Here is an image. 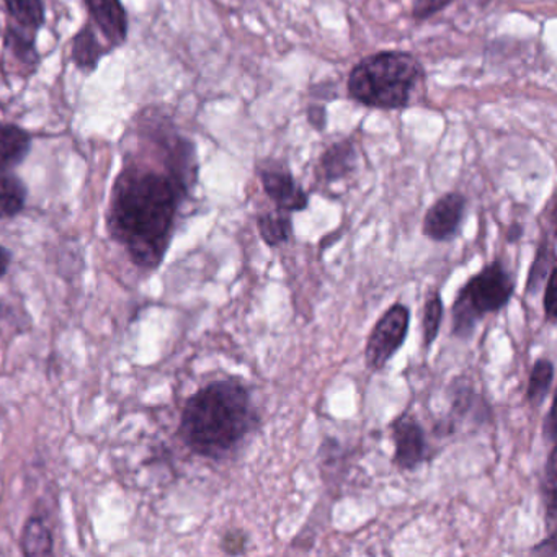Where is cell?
Returning <instances> with one entry per match:
<instances>
[{
    "mask_svg": "<svg viewBox=\"0 0 557 557\" xmlns=\"http://www.w3.org/2000/svg\"><path fill=\"white\" fill-rule=\"evenodd\" d=\"M554 377H556V367L553 361L546 357L536 358L528 376L527 400L531 407L537 409L543 406L553 389Z\"/></svg>",
    "mask_w": 557,
    "mask_h": 557,
    "instance_id": "20",
    "label": "cell"
},
{
    "mask_svg": "<svg viewBox=\"0 0 557 557\" xmlns=\"http://www.w3.org/2000/svg\"><path fill=\"white\" fill-rule=\"evenodd\" d=\"M517 283L513 273L500 259L492 260L478 273L466 280L456 293L451 306L453 337L461 342L474 337L478 325L487 315L497 314L507 308L513 298Z\"/></svg>",
    "mask_w": 557,
    "mask_h": 557,
    "instance_id": "4",
    "label": "cell"
},
{
    "mask_svg": "<svg viewBox=\"0 0 557 557\" xmlns=\"http://www.w3.org/2000/svg\"><path fill=\"white\" fill-rule=\"evenodd\" d=\"M21 549L24 556H51L54 550V537L50 527L41 517H30L22 531Z\"/></svg>",
    "mask_w": 557,
    "mask_h": 557,
    "instance_id": "18",
    "label": "cell"
},
{
    "mask_svg": "<svg viewBox=\"0 0 557 557\" xmlns=\"http://www.w3.org/2000/svg\"><path fill=\"white\" fill-rule=\"evenodd\" d=\"M293 214L273 210L257 216L260 239L270 249H278L293 239Z\"/></svg>",
    "mask_w": 557,
    "mask_h": 557,
    "instance_id": "16",
    "label": "cell"
},
{
    "mask_svg": "<svg viewBox=\"0 0 557 557\" xmlns=\"http://www.w3.org/2000/svg\"><path fill=\"white\" fill-rule=\"evenodd\" d=\"M443 318H445V305H443L442 293L438 289L426 298L422 312V347L430 350L442 329Z\"/></svg>",
    "mask_w": 557,
    "mask_h": 557,
    "instance_id": "21",
    "label": "cell"
},
{
    "mask_svg": "<svg viewBox=\"0 0 557 557\" xmlns=\"http://www.w3.org/2000/svg\"><path fill=\"white\" fill-rule=\"evenodd\" d=\"M257 175L263 194L275 205V210L295 214L308 210L309 194L299 185L292 169L283 162L267 161L257 165Z\"/></svg>",
    "mask_w": 557,
    "mask_h": 557,
    "instance_id": "7",
    "label": "cell"
},
{
    "mask_svg": "<svg viewBox=\"0 0 557 557\" xmlns=\"http://www.w3.org/2000/svg\"><path fill=\"white\" fill-rule=\"evenodd\" d=\"M524 227L521 223H511L510 226L505 231V239H507L508 244L518 243V240L523 237Z\"/></svg>",
    "mask_w": 557,
    "mask_h": 557,
    "instance_id": "30",
    "label": "cell"
},
{
    "mask_svg": "<svg viewBox=\"0 0 557 557\" xmlns=\"http://www.w3.org/2000/svg\"><path fill=\"white\" fill-rule=\"evenodd\" d=\"M28 188L18 175L0 171V220H14L27 207Z\"/></svg>",
    "mask_w": 557,
    "mask_h": 557,
    "instance_id": "15",
    "label": "cell"
},
{
    "mask_svg": "<svg viewBox=\"0 0 557 557\" xmlns=\"http://www.w3.org/2000/svg\"><path fill=\"white\" fill-rule=\"evenodd\" d=\"M554 267H556L554 244L549 236L544 233L540 244H537L536 253H534L533 262H531L527 282H524V295L534 298L543 289L547 275H549Z\"/></svg>",
    "mask_w": 557,
    "mask_h": 557,
    "instance_id": "17",
    "label": "cell"
},
{
    "mask_svg": "<svg viewBox=\"0 0 557 557\" xmlns=\"http://www.w3.org/2000/svg\"><path fill=\"white\" fill-rule=\"evenodd\" d=\"M543 436L549 445H556V422H554V407L547 410L543 422Z\"/></svg>",
    "mask_w": 557,
    "mask_h": 557,
    "instance_id": "28",
    "label": "cell"
},
{
    "mask_svg": "<svg viewBox=\"0 0 557 557\" xmlns=\"http://www.w3.org/2000/svg\"><path fill=\"white\" fill-rule=\"evenodd\" d=\"M260 423L252 387L239 377H223L185 400L177 433L194 455L224 461L244 448Z\"/></svg>",
    "mask_w": 557,
    "mask_h": 557,
    "instance_id": "2",
    "label": "cell"
},
{
    "mask_svg": "<svg viewBox=\"0 0 557 557\" xmlns=\"http://www.w3.org/2000/svg\"><path fill=\"white\" fill-rule=\"evenodd\" d=\"M425 83V70L412 53L384 50L361 58L347 79V94L358 106L381 112L409 109Z\"/></svg>",
    "mask_w": 557,
    "mask_h": 557,
    "instance_id": "3",
    "label": "cell"
},
{
    "mask_svg": "<svg viewBox=\"0 0 557 557\" xmlns=\"http://www.w3.org/2000/svg\"><path fill=\"white\" fill-rule=\"evenodd\" d=\"M122 171L113 181L107 230L138 269H159L178 214L198 182L197 146L158 107L143 109L122 141Z\"/></svg>",
    "mask_w": 557,
    "mask_h": 557,
    "instance_id": "1",
    "label": "cell"
},
{
    "mask_svg": "<svg viewBox=\"0 0 557 557\" xmlns=\"http://www.w3.org/2000/svg\"><path fill=\"white\" fill-rule=\"evenodd\" d=\"M360 168V152L351 139H342L329 146L318 164H315V178L319 184L334 185L354 177Z\"/></svg>",
    "mask_w": 557,
    "mask_h": 557,
    "instance_id": "12",
    "label": "cell"
},
{
    "mask_svg": "<svg viewBox=\"0 0 557 557\" xmlns=\"http://www.w3.org/2000/svg\"><path fill=\"white\" fill-rule=\"evenodd\" d=\"M8 21L40 34L47 24V5L44 0H2Z\"/></svg>",
    "mask_w": 557,
    "mask_h": 557,
    "instance_id": "19",
    "label": "cell"
},
{
    "mask_svg": "<svg viewBox=\"0 0 557 557\" xmlns=\"http://www.w3.org/2000/svg\"><path fill=\"white\" fill-rule=\"evenodd\" d=\"M306 115H308L309 125L315 132H325V128H327V109H325V106H309Z\"/></svg>",
    "mask_w": 557,
    "mask_h": 557,
    "instance_id": "26",
    "label": "cell"
},
{
    "mask_svg": "<svg viewBox=\"0 0 557 557\" xmlns=\"http://www.w3.org/2000/svg\"><path fill=\"white\" fill-rule=\"evenodd\" d=\"M543 288L544 318H546L547 324L553 325L556 324V267L550 270Z\"/></svg>",
    "mask_w": 557,
    "mask_h": 557,
    "instance_id": "25",
    "label": "cell"
},
{
    "mask_svg": "<svg viewBox=\"0 0 557 557\" xmlns=\"http://www.w3.org/2000/svg\"><path fill=\"white\" fill-rule=\"evenodd\" d=\"M393 462L399 471L413 472L429 461L430 446L425 429L413 413H400L389 425Z\"/></svg>",
    "mask_w": 557,
    "mask_h": 557,
    "instance_id": "8",
    "label": "cell"
},
{
    "mask_svg": "<svg viewBox=\"0 0 557 557\" xmlns=\"http://www.w3.org/2000/svg\"><path fill=\"white\" fill-rule=\"evenodd\" d=\"M37 40V32L28 30L11 21L5 22L2 30V53L15 67V74L24 79H30L40 67L41 57Z\"/></svg>",
    "mask_w": 557,
    "mask_h": 557,
    "instance_id": "10",
    "label": "cell"
},
{
    "mask_svg": "<svg viewBox=\"0 0 557 557\" xmlns=\"http://www.w3.org/2000/svg\"><path fill=\"white\" fill-rule=\"evenodd\" d=\"M531 554H534V556L556 557V531H550V533H547L546 540L540 541V543H537L536 546L531 549Z\"/></svg>",
    "mask_w": 557,
    "mask_h": 557,
    "instance_id": "27",
    "label": "cell"
},
{
    "mask_svg": "<svg viewBox=\"0 0 557 557\" xmlns=\"http://www.w3.org/2000/svg\"><path fill=\"white\" fill-rule=\"evenodd\" d=\"M90 24L116 50L128 41L129 18L122 0H84Z\"/></svg>",
    "mask_w": 557,
    "mask_h": 557,
    "instance_id": "11",
    "label": "cell"
},
{
    "mask_svg": "<svg viewBox=\"0 0 557 557\" xmlns=\"http://www.w3.org/2000/svg\"><path fill=\"white\" fill-rule=\"evenodd\" d=\"M34 148V138L28 129L17 123L0 120V171L21 168Z\"/></svg>",
    "mask_w": 557,
    "mask_h": 557,
    "instance_id": "14",
    "label": "cell"
},
{
    "mask_svg": "<svg viewBox=\"0 0 557 557\" xmlns=\"http://www.w3.org/2000/svg\"><path fill=\"white\" fill-rule=\"evenodd\" d=\"M12 260H14V253L11 249L5 246H0V278H4L11 270Z\"/></svg>",
    "mask_w": 557,
    "mask_h": 557,
    "instance_id": "29",
    "label": "cell"
},
{
    "mask_svg": "<svg viewBox=\"0 0 557 557\" xmlns=\"http://www.w3.org/2000/svg\"><path fill=\"white\" fill-rule=\"evenodd\" d=\"M112 51L113 48L106 40H100L99 32L87 21L71 40V63L79 73L90 76L99 70L103 58L109 57Z\"/></svg>",
    "mask_w": 557,
    "mask_h": 557,
    "instance_id": "13",
    "label": "cell"
},
{
    "mask_svg": "<svg viewBox=\"0 0 557 557\" xmlns=\"http://www.w3.org/2000/svg\"><path fill=\"white\" fill-rule=\"evenodd\" d=\"M250 537L247 531L240 528H233L223 534L220 541L221 550L227 556H243L249 550Z\"/></svg>",
    "mask_w": 557,
    "mask_h": 557,
    "instance_id": "23",
    "label": "cell"
},
{
    "mask_svg": "<svg viewBox=\"0 0 557 557\" xmlns=\"http://www.w3.org/2000/svg\"><path fill=\"white\" fill-rule=\"evenodd\" d=\"M448 416L436 426L440 435H451L461 423H471L474 426L491 423V404L475 391L474 384L466 376L451 381L448 387Z\"/></svg>",
    "mask_w": 557,
    "mask_h": 557,
    "instance_id": "6",
    "label": "cell"
},
{
    "mask_svg": "<svg viewBox=\"0 0 557 557\" xmlns=\"http://www.w3.org/2000/svg\"><path fill=\"white\" fill-rule=\"evenodd\" d=\"M410 329V309L403 302H394L374 322L364 345V363L368 370L381 371L399 354L406 344Z\"/></svg>",
    "mask_w": 557,
    "mask_h": 557,
    "instance_id": "5",
    "label": "cell"
},
{
    "mask_svg": "<svg viewBox=\"0 0 557 557\" xmlns=\"http://www.w3.org/2000/svg\"><path fill=\"white\" fill-rule=\"evenodd\" d=\"M466 210L468 198L465 195L459 191L442 195L423 216V236L436 244L451 243L461 233Z\"/></svg>",
    "mask_w": 557,
    "mask_h": 557,
    "instance_id": "9",
    "label": "cell"
},
{
    "mask_svg": "<svg viewBox=\"0 0 557 557\" xmlns=\"http://www.w3.org/2000/svg\"><path fill=\"white\" fill-rule=\"evenodd\" d=\"M556 445H550L544 466L543 481H541V494H543L544 513H546L547 531H556Z\"/></svg>",
    "mask_w": 557,
    "mask_h": 557,
    "instance_id": "22",
    "label": "cell"
},
{
    "mask_svg": "<svg viewBox=\"0 0 557 557\" xmlns=\"http://www.w3.org/2000/svg\"><path fill=\"white\" fill-rule=\"evenodd\" d=\"M453 0H413L412 18L417 22L430 21L451 5Z\"/></svg>",
    "mask_w": 557,
    "mask_h": 557,
    "instance_id": "24",
    "label": "cell"
}]
</instances>
